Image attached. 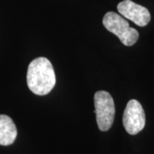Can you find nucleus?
I'll return each instance as SVG.
<instances>
[{"label": "nucleus", "instance_id": "nucleus-3", "mask_svg": "<svg viewBox=\"0 0 154 154\" xmlns=\"http://www.w3.org/2000/svg\"><path fill=\"white\" fill-rule=\"evenodd\" d=\"M94 106L99 128L108 131L115 117V104L111 95L105 91H98L94 95Z\"/></svg>", "mask_w": 154, "mask_h": 154}, {"label": "nucleus", "instance_id": "nucleus-2", "mask_svg": "<svg viewBox=\"0 0 154 154\" xmlns=\"http://www.w3.org/2000/svg\"><path fill=\"white\" fill-rule=\"evenodd\" d=\"M103 25L109 32L116 35L124 45L131 46L137 42L139 38L137 30L130 28L129 23L115 12L110 11L105 14L103 18Z\"/></svg>", "mask_w": 154, "mask_h": 154}, {"label": "nucleus", "instance_id": "nucleus-4", "mask_svg": "<svg viewBox=\"0 0 154 154\" xmlns=\"http://www.w3.org/2000/svg\"><path fill=\"white\" fill-rule=\"evenodd\" d=\"M122 123L127 133L131 135L137 134L145 128V111L142 105L136 99H131L127 104L123 112Z\"/></svg>", "mask_w": 154, "mask_h": 154}, {"label": "nucleus", "instance_id": "nucleus-5", "mask_svg": "<svg viewBox=\"0 0 154 154\" xmlns=\"http://www.w3.org/2000/svg\"><path fill=\"white\" fill-rule=\"evenodd\" d=\"M120 15L134 22L140 27L146 26L151 20L149 11L144 6L137 5L131 0H124L117 5Z\"/></svg>", "mask_w": 154, "mask_h": 154}, {"label": "nucleus", "instance_id": "nucleus-6", "mask_svg": "<svg viewBox=\"0 0 154 154\" xmlns=\"http://www.w3.org/2000/svg\"><path fill=\"white\" fill-rule=\"evenodd\" d=\"M17 136L15 122L9 116L0 115V145L10 146L14 143Z\"/></svg>", "mask_w": 154, "mask_h": 154}, {"label": "nucleus", "instance_id": "nucleus-1", "mask_svg": "<svg viewBox=\"0 0 154 154\" xmlns=\"http://www.w3.org/2000/svg\"><path fill=\"white\" fill-rule=\"evenodd\" d=\"M27 84L30 91L37 95H46L56 84L54 69L47 58L37 57L28 65Z\"/></svg>", "mask_w": 154, "mask_h": 154}]
</instances>
